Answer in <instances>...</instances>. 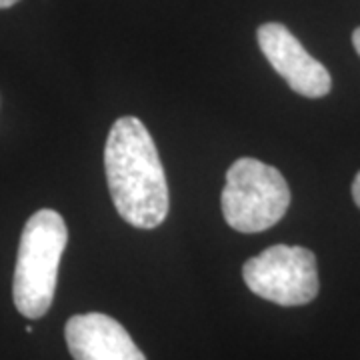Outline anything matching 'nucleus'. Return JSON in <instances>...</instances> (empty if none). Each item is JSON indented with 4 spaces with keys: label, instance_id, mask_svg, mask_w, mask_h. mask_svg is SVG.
Here are the masks:
<instances>
[{
    "label": "nucleus",
    "instance_id": "7",
    "mask_svg": "<svg viewBox=\"0 0 360 360\" xmlns=\"http://www.w3.org/2000/svg\"><path fill=\"white\" fill-rule=\"evenodd\" d=\"M352 198H354V202L360 208V170L359 174L354 176V180H352Z\"/></svg>",
    "mask_w": 360,
    "mask_h": 360
},
{
    "label": "nucleus",
    "instance_id": "2",
    "mask_svg": "<svg viewBox=\"0 0 360 360\" xmlns=\"http://www.w3.org/2000/svg\"><path fill=\"white\" fill-rule=\"evenodd\" d=\"M68 243L65 219L42 208L26 220L14 269V307L26 319H42L52 307L58 266Z\"/></svg>",
    "mask_w": 360,
    "mask_h": 360
},
{
    "label": "nucleus",
    "instance_id": "6",
    "mask_svg": "<svg viewBox=\"0 0 360 360\" xmlns=\"http://www.w3.org/2000/svg\"><path fill=\"white\" fill-rule=\"evenodd\" d=\"M65 336L75 360H146L127 328L103 312L68 319Z\"/></svg>",
    "mask_w": 360,
    "mask_h": 360
},
{
    "label": "nucleus",
    "instance_id": "8",
    "mask_svg": "<svg viewBox=\"0 0 360 360\" xmlns=\"http://www.w3.org/2000/svg\"><path fill=\"white\" fill-rule=\"evenodd\" d=\"M352 44H354V49H356V52H359L360 56V26L352 32Z\"/></svg>",
    "mask_w": 360,
    "mask_h": 360
},
{
    "label": "nucleus",
    "instance_id": "4",
    "mask_svg": "<svg viewBox=\"0 0 360 360\" xmlns=\"http://www.w3.org/2000/svg\"><path fill=\"white\" fill-rule=\"evenodd\" d=\"M243 278L250 292L281 307L309 304L321 288L316 257L302 246H270L246 260Z\"/></svg>",
    "mask_w": 360,
    "mask_h": 360
},
{
    "label": "nucleus",
    "instance_id": "5",
    "mask_svg": "<svg viewBox=\"0 0 360 360\" xmlns=\"http://www.w3.org/2000/svg\"><path fill=\"white\" fill-rule=\"evenodd\" d=\"M257 40L266 60L296 94L307 98H322L330 92V72L310 56L286 26L281 22H266L257 30Z\"/></svg>",
    "mask_w": 360,
    "mask_h": 360
},
{
    "label": "nucleus",
    "instance_id": "3",
    "mask_svg": "<svg viewBox=\"0 0 360 360\" xmlns=\"http://www.w3.org/2000/svg\"><path fill=\"white\" fill-rule=\"evenodd\" d=\"M220 206L231 229L245 234L262 232L286 214L290 188L281 170L246 156L229 168Z\"/></svg>",
    "mask_w": 360,
    "mask_h": 360
},
{
    "label": "nucleus",
    "instance_id": "1",
    "mask_svg": "<svg viewBox=\"0 0 360 360\" xmlns=\"http://www.w3.org/2000/svg\"><path fill=\"white\" fill-rule=\"evenodd\" d=\"M106 184L116 212L134 229L150 231L168 214V184L156 144L136 116H120L104 146Z\"/></svg>",
    "mask_w": 360,
    "mask_h": 360
},
{
    "label": "nucleus",
    "instance_id": "9",
    "mask_svg": "<svg viewBox=\"0 0 360 360\" xmlns=\"http://www.w3.org/2000/svg\"><path fill=\"white\" fill-rule=\"evenodd\" d=\"M18 0H0V8H8V6H14Z\"/></svg>",
    "mask_w": 360,
    "mask_h": 360
}]
</instances>
